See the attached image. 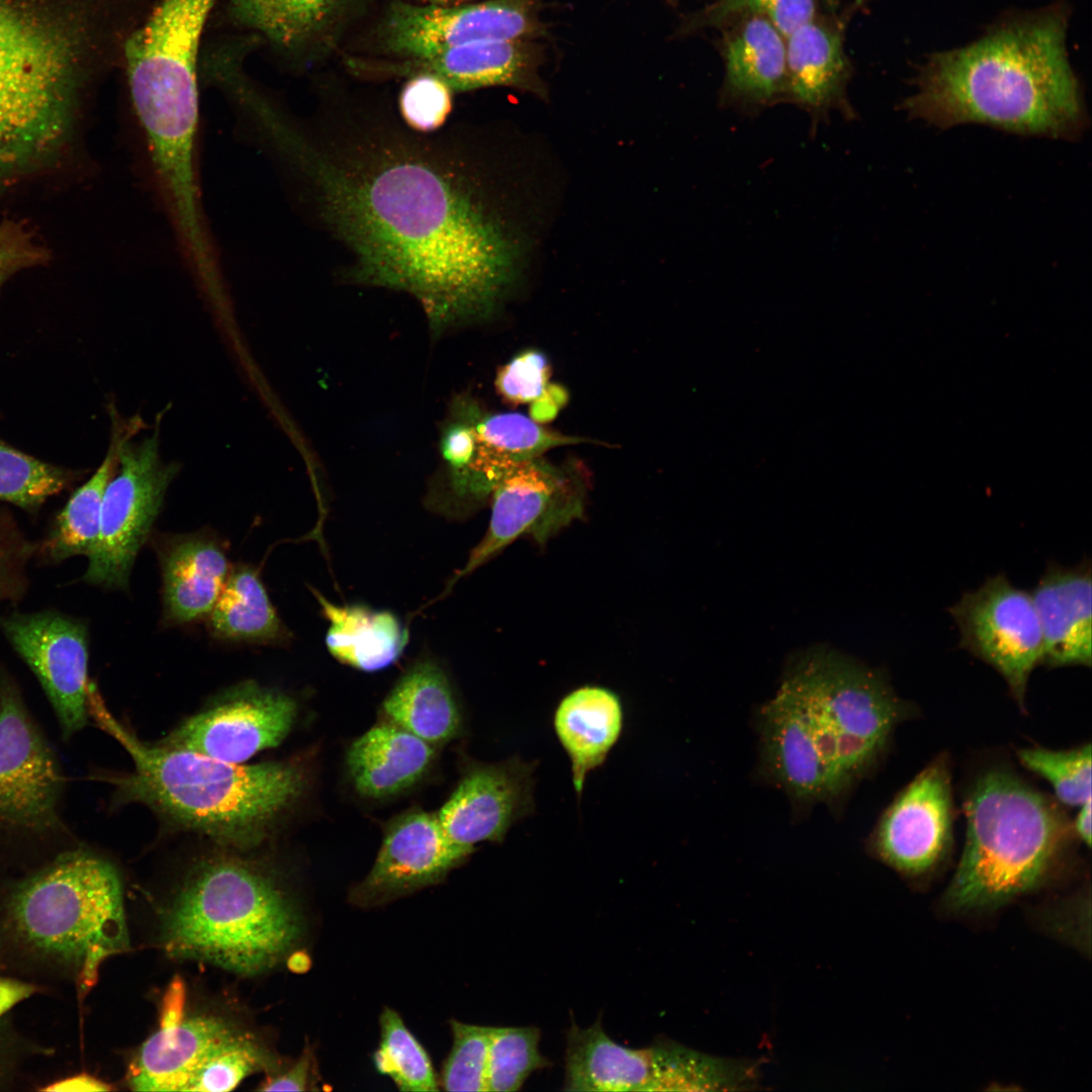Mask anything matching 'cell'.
<instances>
[{
	"mask_svg": "<svg viewBox=\"0 0 1092 1092\" xmlns=\"http://www.w3.org/2000/svg\"><path fill=\"white\" fill-rule=\"evenodd\" d=\"M469 136L408 128L388 107L339 95L273 133L356 282L401 290L436 328L484 315L511 276V248Z\"/></svg>",
	"mask_w": 1092,
	"mask_h": 1092,
	"instance_id": "obj_1",
	"label": "cell"
},
{
	"mask_svg": "<svg viewBox=\"0 0 1092 1092\" xmlns=\"http://www.w3.org/2000/svg\"><path fill=\"white\" fill-rule=\"evenodd\" d=\"M912 712L882 668L826 645L803 649L757 712L761 771L799 807H840Z\"/></svg>",
	"mask_w": 1092,
	"mask_h": 1092,
	"instance_id": "obj_2",
	"label": "cell"
},
{
	"mask_svg": "<svg viewBox=\"0 0 1092 1092\" xmlns=\"http://www.w3.org/2000/svg\"><path fill=\"white\" fill-rule=\"evenodd\" d=\"M1069 18L1064 2L1009 13L970 44L932 54L917 68L902 108L940 128L982 123L1076 138L1086 118L1066 48Z\"/></svg>",
	"mask_w": 1092,
	"mask_h": 1092,
	"instance_id": "obj_3",
	"label": "cell"
},
{
	"mask_svg": "<svg viewBox=\"0 0 1092 1092\" xmlns=\"http://www.w3.org/2000/svg\"><path fill=\"white\" fill-rule=\"evenodd\" d=\"M89 710L125 748L133 769L100 776L120 802L146 805L178 827L237 849L259 845L300 799L303 768L292 761L243 765L196 752L151 745L106 711L95 688Z\"/></svg>",
	"mask_w": 1092,
	"mask_h": 1092,
	"instance_id": "obj_4",
	"label": "cell"
},
{
	"mask_svg": "<svg viewBox=\"0 0 1092 1092\" xmlns=\"http://www.w3.org/2000/svg\"><path fill=\"white\" fill-rule=\"evenodd\" d=\"M129 947L122 885L107 859L69 849L11 883L0 899V954L70 978L79 999L101 964Z\"/></svg>",
	"mask_w": 1092,
	"mask_h": 1092,
	"instance_id": "obj_5",
	"label": "cell"
},
{
	"mask_svg": "<svg viewBox=\"0 0 1092 1092\" xmlns=\"http://www.w3.org/2000/svg\"><path fill=\"white\" fill-rule=\"evenodd\" d=\"M964 811L966 843L944 897L958 912L994 909L1041 887L1076 838L1055 801L1001 765L975 778Z\"/></svg>",
	"mask_w": 1092,
	"mask_h": 1092,
	"instance_id": "obj_6",
	"label": "cell"
},
{
	"mask_svg": "<svg viewBox=\"0 0 1092 1092\" xmlns=\"http://www.w3.org/2000/svg\"><path fill=\"white\" fill-rule=\"evenodd\" d=\"M297 917L259 864L217 853L189 872L165 914L163 945L174 958L241 975L275 966L297 940Z\"/></svg>",
	"mask_w": 1092,
	"mask_h": 1092,
	"instance_id": "obj_7",
	"label": "cell"
},
{
	"mask_svg": "<svg viewBox=\"0 0 1092 1092\" xmlns=\"http://www.w3.org/2000/svg\"><path fill=\"white\" fill-rule=\"evenodd\" d=\"M67 40L0 3V186L48 164L72 124L73 53Z\"/></svg>",
	"mask_w": 1092,
	"mask_h": 1092,
	"instance_id": "obj_8",
	"label": "cell"
},
{
	"mask_svg": "<svg viewBox=\"0 0 1092 1092\" xmlns=\"http://www.w3.org/2000/svg\"><path fill=\"white\" fill-rule=\"evenodd\" d=\"M126 440L104 491L100 533L87 557L82 580L126 589L135 557L161 512L166 491L178 472L160 455L159 427L148 437Z\"/></svg>",
	"mask_w": 1092,
	"mask_h": 1092,
	"instance_id": "obj_9",
	"label": "cell"
},
{
	"mask_svg": "<svg viewBox=\"0 0 1092 1092\" xmlns=\"http://www.w3.org/2000/svg\"><path fill=\"white\" fill-rule=\"evenodd\" d=\"M64 777L15 681L0 670V832L42 840L64 831Z\"/></svg>",
	"mask_w": 1092,
	"mask_h": 1092,
	"instance_id": "obj_10",
	"label": "cell"
},
{
	"mask_svg": "<svg viewBox=\"0 0 1092 1092\" xmlns=\"http://www.w3.org/2000/svg\"><path fill=\"white\" fill-rule=\"evenodd\" d=\"M540 2L486 0L432 6L392 0L371 30V57L405 59L470 43L525 40L542 32Z\"/></svg>",
	"mask_w": 1092,
	"mask_h": 1092,
	"instance_id": "obj_11",
	"label": "cell"
},
{
	"mask_svg": "<svg viewBox=\"0 0 1092 1092\" xmlns=\"http://www.w3.org/2000/svg\"><path fill=\"white\" fill-rule=\"evenodd\" d=\"M566 1041V1091L703 1090L719 1081L718 1061L672 1042L621 1045L600 1019L586 1028L572 1021Z\"/></svg>",
	"mask_w": 1092,
	"mask_h": 1092,
	"instance_id": "obj_12",
	"label": "cell"
},
{
	"mask_svg": "<svg viewBox=\"0 0 1092 1092\" xmlns=\"http://www.w3.org/2000/svg\"><path fill=\"white\" fill-rule=\"evenodd\" d=\"M960 647L992 666L1023 708L1029 677L1041 664L1043 640L1030 596L1005 573L988 577L948 608Z\"/></svg>",
	"mask_w": 1092,
	"mask_h": 1092,
	"instance_id": "obj_13",
	"label": "cell"
},
{
	"mask_svg": "<svg viewBox=\"0 0 1092 1092\" xmlns=\"http://www.w3.org/2000/svg\"><path fill=\"white\" fill-rule=\"evenodd\" d=\"M489 525L451 585L522 536L545 544L581 518L585 484L574 469L556 467L540 457L518 462L492 492Z\"/></svg>",
	"mask_w": 1092,
	"mask_h": 1092,
	"instance_id": "obj_14",
	"label": "cell"
},
{
	"mask_svg": "<svg viewBox=\"0 0 1092 1092\" xmlns=\"http://www.w3.org/2000/svg\"><path fill=\"white\" fill-rule=\"evenodd\" d=\"M952 790L947 756L929 762L883 812L869 845L874 855L909 878L936 871L952 845Z\"/></svg>",
	"mask_w": 1092,
	"mask_h": 1092,
	"instance_id": "obj_15",
	"label": "cell"
},
{
	"mask_svg": "<svg viewBox=\"0 0 1092 1092\" xmlns=\"http://www.w3.org/2000/svg\"><path fill=\"white\" fill-rule=\"evenodd\" d=\"M296 714L291 697L249 680L220 695L157 744L241 763L279 745Z\"/></svg>",
	"mask_w": 1092,
	"mask_h": 1092,
	"instance_id": "obj_16",
	"label": "cell"
},
{
	"mask_svg": "<svg viewBox=\"0 0 1092 1092\" xmlns=\"http://www.w3.org/2000/svg\"><path fill=\"white\" fill-rule=\"evenodd\" d=\"M2 632L40 682L64 738L89 714L87 626L57 611L14 612L0 620Z\"/></svg>",
	"mask_w": 1092,
	"mask_h": 1092,
	"instance_id": "obj_17",
	"label": "cell"
},
{
	"mask_svg": "<svg viewBox=\"0 0 1092 1092\" xmlns=\"http://www.w3.org/2000/svg\"><path fill=\"white\" fill-rule=\"evenodd\" d=\"M376 0H228L244 34L297 68L340 53Z\"/></svg>",
	"mask_w": 1092,
	"mask_h": 1092,
	"instance_id": "obj_18",
	"label": "cell"
},
{
	"mask_svg": "<svg viewBox=\"0 0 1092 1092\" xmlns=\"http://www.w3.org/2000/svg\"><path fill=\"white\" fill-rule=\"evenodd\" d=\"M472 852L446 834L437 814L410 810L386 826L374 864L353 899L375 904L430 886Z\"/></svg>",
	"mask_w": 1092,
	"mask_h": 1092,
	"instance_id": "obj_19",
	"label": "cell"
},
{
	"mask_svg": "<svg viewBox=\"0 0 1092 1092\" xmlns=\"http://www.w3.org/2000/svg\"><path fill=\"white\" fill-rule=\"evenodd\" d=\"M533 770L519 758L470 765L437 813L446 834L472 850L482 841H503L533 810Z\"/></svg>",
	"mask_w": 1092,
	"mask_h": 1092,
	"instance_id": "obj_20",
	"label": "cell"
},
{
	"mask_svg": "<svg viewBox=\"0 0 1092 1092\" xmlns=\"http://www.w3.org/2000/svg\"><path fill=\"white\" fill-rule=\"evenodd\" d=\"M345 64L367 78L430 74L454 92L498 85L533 89L536 83L534 52L524 40L470 43L405 59L349 55Z\"/></svg>",
	"mask_w": 1092,
	"mask_h": 1092,
	"instance_id": "obj_21",
	"label": "cell"
},
{
	"mask_svg": "<svg viewBox=\"0 0 1092 1092\" xmlns=\"http://www.w3.org/2000/svg\"><path fill=\"white\" fill-rule=\"evenodd\" d=\"M722 98L758 109L786 99V36L767 19L740 16L721 25Z\"/></svg>",
	"mask_w": 1092,
	"mask_h": 1092,
	"instance_id": "obj_22",
	"label": "cell"
},
{
	"mask_svg": "<svg viewBox=\"0 0 1092 1092\" xmlns=\"http://www.w3.org/2000/svg\"><path fill=\"white\" fill-rule=\"evenodd\" d=\"M844 34L845 21L817 14L786 36V99L815 118L832 109L851 114L846 100L851 65Z\"/></svg>",
	"mask_w": 1092,
	"mask_h": 1092,
	"instance_id": "obj_23",
	"label": "cell"
},
{
	"mask_svg": "<svg viewBox=\"0 0 1092 1092\" xmlns=\"http://www.w3.org/2000/svg\"><path fill=\"white\" fill-rule=\"evenodd\" d=\"M1043 640L1041 664L1091 666L1092 580L1089 559L1074 567L1052 562L1030 593Z\"/></svg>",
	"mask_w": 1092,
	"mask_h": 1092,
	"instance_id": "obj_24",
	"label": "cell"
},
{
	"mask_svg": "<svg viewBox=\"0 0 1092 1092\" xmlns=\"http://www.w3.org/2000/svg\"><path fill=\"white\" fill-rule=\"evenodd\" d=\"M244 1030L221 1018H184L160 1028L130 1063L127 1084L135 1091H188L193 1079Z\"/></svg>",
	"mask_w": 1092,
	"mask_h": 1092,
	"instance_id": "obj_25",
	"label": "cell"
},
{
	"mask_svg": "<svg viewBox=\"0 0 1092 1092\" xmlns=\"http://www.w3.org/2000/svg\"><path fill=\"white\" fill-rule=\"evenodd\" d=\"M163 580V621L190 623L207 617L231 571L221 544L208 534L172 536L158 549Z\"/></svg>",
	"mask_w": 1092,
	"mask_h": 1092,
	"instance_id": "obj_26",
	"label": "cell"
},
{
	"mask_svg": "<svg viewBox=\"0 0 1092 1092\" xmlns=\"http://www.w3.org/2000/svg\"><path fill=\"white\" fill-rule=\"evenodd\" d=\"M473 429L472 458L454 478L460 490L475 497L491 494L498 481L520 461L540 457L555 447L589 442L548 430L518 413L474 417Z\"/></svg>",
	"mask_w": 1092,
	"mask_h": 1092,
	"instance_id": "obj_27",
	"label": "cell"
},
{
	"mask_svg": "<svg viewBox=\"0 0 1092 1092\" xmlns=\"http://www.w3.org/2000/svg\"><path fill=\"white\" fill-rule=\"evenodd\" d=\"M434 759L432 744L387 721L373 726L351 744L346 763L359 795L384 799L419 783Z\"/></svg>",
	"mask_w": 1092,
	"mask_h": 1092,
	"instance_id": "obj_28",
	"label": "cell"
},
{
	"mask_svg": "<svg viewBox=\"0 0 1092 1092\" xmlns=\"http://www.w3.org/2000/svg\"><path fill=\"white\" fill-rule=\"evenodd\" d=\"M624 713L619 697L601 687H581L565 696L554 714L556 735L571 761L580 795L586 775L601 765L618 741Z\"/></svg>",
	"mask_w": 1092,
	"mask_h": 1092,
	"instance_id": "obj_29",
	"label": "cell"
},
{
	"mask_svg": "<svg viewBox=\"0 0 1092 1092\" xmlns=\"http://www.w3.org/2000/svg\"><path fill=\"white\" fill-rule=\"evenodd\" d=\"M313 594L330 623L327 648L341 663L371 672L390 666L401 656L408 632L392 613L363 605L339 606L317 592Z\"/></svg>",
	"mask_w": 1092,
	"mask_h": 1092,
	"instance_id": "obj_30",
	"label": "cell"
},
{
	"mask_svg": "<svg viewBox=\"0 0 1092 1092\" xmlns=\"http://www.w3.org/2000/svg\"><path fill=\"white\" fill-rule=\"evenodd\" d=\"M388 722L436 745L457 737L462 717L444 671L432 661L414 664L384 699Z\"/></svg>",
	"mask_w": 1092,
	"mask_h": 1092,
	"instance_id": "obj_31",
	"label": "cell"
},
{
	"mask_svg": "<svg viewBox=\"0 0 1092 1092\" xmlns=\"http://www.w3.org/2000/svg\"><path fill=\"white\" fill-rule=\"evenodd\" d=\"M113 421L111 443L102 463L70 497L41 545V553L50 561L88 557L98 542L103 495L116 469L120 447L143 428L139 417Z\"/></svg>",
	"mask_w": 1092,
	"mask_h": 1092,
	"instance_id": "obj_32",
	"label": "cell"
},
{
	"mask_svg": "<svg viewBox=\"0 0 1092 1092\" xmlns=\"http://www.w3.org/2000/svg\"><path fill=\"white\" fill-rule=\"evenodd\" d=\"M207 621L211 635L224 641L278 645L291 637L257 570L246 564L231 568Z\"/></svg>",
	"mask_w": 1092,
	"mask_h": 1092,
	"instance_id": "obj_33",
	"label": "cell"
},
{
	"mask_svg": "<svg viewBox=\"0 0 1092 1092\" xmlns=\"http://www.w3.org/2000/svg\"><path fill=\"white\" fill-rule=\"evenodd\" d=\"M380 1030V1045L373 1057L376 1069L401 1091L438 1090L430 1058L394 1010H383Z\"/></svg>",
	"mask_w": 1092,
	"mask_h": 1092,
	"instance_id": "obj_34",
	"label": "cell"
},
{
	"mask_svg": "<svg viewBox=\"0 0 1092 1092\" xmlns=\"http://www.w3.org/2000/svg\"><path fill=\"white\" fill-rule=\"evenodd\" d=\"M541 1033L535 1026H490L486 1092H513L529 1076L551 1063L539 1051Z\"/></svg>",
	"mask_w": 1092,
	"mask_h": 1092,
	"instance_id": "obj_35",
	"label": "cell"
},
{
	"mask_svg": "<svg viewBox=\"0 0 1092 1092\" xmlns=\"http://www.w3.org/2000/svg\"><path fill=\"white\" fill-rule=\"evenodd\" d=\"M70 481L65 470L0 441V499L32 512Z\"/></svg>",
	"mask_w": 1092,
	"mask_h": 1092,
	"instance_id": "obj_36",
	"label": "cell"
},
{
	"mask_svg": "<svg viewBox=\"0 0 1092 1092\" xmlns=\"http://www.w3.org/2000/svg\"><path fill=\"white\" fill-rule=\"evenodd\" d=\"M1017 757L1025 768L1052 786L1060 803L1079 807L1091 799L1090 743L1065 750L1026 747L1017 751Z\"/></svg>",
	"mask_w": 1092,
	"mask_h": 1092,
	"instance_id": "obj_37",
	"label": "cell"
},
{
	"mask_svg": "<svg viewBox=\"0 0 1092 1092\" xmlns=\"http://www.w3.org/2000/svg\"><path fill=\"white\" fill-rule=\"evenodd\" d=\"M818 14V0H715L693 17L694 28L720 27L740 16H760L785 36Z\"/></svg>",
	"mask_w": 1092,
	"mask_h": 1092,
	"instance_id": "obj_38",
	"label": "cell"
},
{
	"mask_svg": "<svg viewBox=\"0 0 1092 1092\" xmlns=\"http://www.w3.org/2000/svg\"><path fill=\"white\" fill-rule=\"evenodd\" d=\"M452 1050L443 1067L441 1084L447 1091H486L490 1026L451 1021Z\"/></svg>",
	"mask_w": 1092,
	"mask_h": 1092,
	"instance_id": "obj_39",
	"label": "cell"
},
{
	"mask_svg": "<svg viewBox=\"0 0 1092 1092\" xmlns=\"http://www.w3.org/2000/svg\"><path fill=\"white\" fill-rule=\"evenodd\" d=\"M452 88L430 74L404 79L396 103V113L411 129L432 133L444 128L453 108Z\"/></svg>",
	"mask_w": 1092,
	"mask_h": 1092,
	"instance_id": "obj_40",
	"label": "cell"
},
{
	"mask_svg": "<svg viewBox=\"0 0 1092 1092\" xmlns=\"http://www.w3.org/2000/svg\"><path fill=\"white\" fill-rule=\"evenodd\" d=\"M550 364L540 351L525 350L497 372L495 387L499 395L513 405L532 404L550 386Z\"/></svg>",
	"mask_w": 1092,
	"mask_h": 1092,
	"instance_id": "obj_41",
	"label": "cell"
},
{
	"mask_svg": "<svg viewBox=\"0 0 1092 1092\" xmlns=\"http://www.w3.org/2000/svg\"><path fill=\"white\" fill-rule=\"evenodd\" d=\"M35 551L14 521L0 512V603L15 602L26 588V566Z\"/></svg>",
	"mask_w": 1092,
	"mask_h": 1092,
	"instance_id": "obj_42",
	"label": "cell"
},
{
	"mask_svg": "<svg viewBox=\"0 0 1092 1092\" xmlns=\"http://www.w3.org/2000/svg\"><path fill=\"white\" fill-rule=\"evenodd\" d=\"M49 255L21 221L0 223V283L12 273L43 263Z\"/></svg>",
	"mask_w": 1092,
	"mask_h": 1092,
	"instance_id": "obj_43",
	"label": "cell"
},
{
	"mask_svg": "<svg viewBox=\"0 0 1092 1092\" xmlns=\"http://www.w3.org/2000/svg\"><path fill=\"white\" fill-rule=\"evenodd\" d=\"M474 418L467 423L454 425L443 438L442 453L451 465L453 474L463 470L472 458L475 446Z\"/></svg>",
	"mask_w": 1092,
	"mask_h": 1092,
	"instance_id": "obj_44",
	"label": "cell"
},
{
	"mask_svg": "<svg viewBox=\"0 0 1092 1092\" xmlns=\"http://www.w3.org/2000/svg\"><path fill=\"white\" fill-rule=\"evenodd\" d=\"M310 1056L305 1052L288 1070L269 1077L259 1088L262 1091H304L307 1089Z\"/></svg>",
	"mask_w": 1092,
	"mask_h": 1092,
	"instance_id": "obj_45",
	"label": "cell"
},
{
	"mask_svg": "<svg viewBox=\"0 0 1092 1092\" xmlns=\"http://www.w3.org/2000/svg\"><path fill=\"white\" fill-rule=\"evenodd\" d=\"M21 1043L10 1026L7 1014L0 1017V1088L8 1084L16 1069Z\"/></svg>",
	"mask_w": 1092,
	"mask_h": 1092,
	"instance_id": "obj_46",
	"label": "cell"
},
{
	"mask_svg": "<svg viewBox=\"0 0 1092 1092\" xmlns=\"http://www.w3.org/2000/svg\"><path fill=\"white\" fill-rule=\"evenodd\" d=\"M185 986L180 978L171 982L163 998L160 1028L178 1025L184 1020Z\"/></svg>",
	"mask_w": 1092,
	"mask_h": 1092,
	"instance_id": "obj_47",
	"label": "cell"
},
{
	"mask_svg": "<svg viewBox=\"0 0 1092 1092\" xmlns=\"http://www.w3.org/2000/svg\"><path fill=\"white\" fill-rule=\"evenodd\" d=\"M38 985L22 980L0 977V1017L23 1000L39 992Z\"/></svg>",
	"mask_w": 1092,
	"mask_h": 1092,
	"instance_id": "obj_48",
	"label": "cell"
},
{
	"mask_svg": "<svg viewBox=\"0 0 1092 1092\" xmlns=\"http://www.w3.org/2000/svg\"><path fill=\"white\" fill-rule=\"evenodd\" d=\"M566 391L558 385L550 384L546 393L531 405V418L538 422L553 419L566 402Z\"/></svg>",
	"mask_w": 1092,
	"mask_h": 1092,
	"instance_id": "obj_49",
	"label": "cell"
},
{
	"mask_svg": "<svg viewBox=\"0 0 1092 1092\" xmlns=\"http://www.w3.org/2000/svg\"><path fill=\"white\" fill-rule=\"evenodd\" d=\"M41 1091H110L112 1087L103 1082L102 1080L93 1077L89 1074H78L68 1078L58 1080L46 1087L40 1088Z\"/></svg>",
	"mask_w": 1092,
	"mask_h": 1092,
	"instance_id": "obj_50",
	"label": "cell"
},
{
	"mask_svg": "<svg viewBox=\"0 0 1092 1092\" xmlns=\"http://www.w3.org/2000/svg\"><path fill=\"white\" fill-rule=\"evenodd\" d=\"M1078 808L1074 820H1071L1072 828L1076 838L1089 847L1091 844V799Z\"/></svg>",
	"mask_w": 1092,
	"mask_h": 1092,
	"instance_id": "obj_51",
	"label": "cell"
},
{
	"mask_svg": "<svg viewBox=\"0 0 1092 1092\" xmlns=\"http://www.w3.org/2000/svg\"><path fill=\"white\" fill-rule=\"evenodd\" d=\"M308 960L304 953L297 952L291 956L288 960V967L295 972H301L306 969Z\"/></svg>",
	"mask_w": 1092,
	"mask_h": 1092,
	"instance_id": "obj_52",
	"label": "cell"
},
{
	"mask_svg": "<svg viewBox=\"0 0 1092 1092\" xmlns=\"http://www.w3.org/2000/svg\"><path fill=\"white\" fill-rule=\"evenodd\" d=\"M417 4L432 6H453L468 3L467 0H407Z\"/></svg>",
	"mask_w": 1092,
	"mask_h": 1092,
	"instance_id": "obj_53",
	"label": "cell"
}]
</instances>
